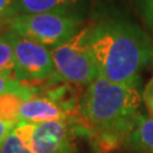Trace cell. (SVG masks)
Returning a JSON list of instances; mask_svg holds the SVG:
<instances>
[{"mask_svg":"<svg viewBox=\"0 0 153 153\" xmlns=\"http://www.w3.org/2000/svg\"><path fill=\"white\" fill-rule=\"evenodd\" d=\"M128 139L143 153H153V117L139 115Z\"/></svg>","mask_w":153,"mask_h":153,"instance_id":"obj_9","label":"cell"},{"mask_svg":"<svg viewBox=\"0 0 153 153\" xmlns=\"http://www.w3.org/2000/svg\"><path fill=\"white\" fill-rule=\"evenodd\" d=\"M9 31L49 49L64 44L78 32L79 21L66 10L7 17Z\"/></svg>","mask_w":153,"mask_h":153,"instance_id":"obj_4","label":"cell"},{"mask_svg":"<svg viewBox=\"0 0 153 153\" xmlns=\"http://www.w3.org/2000/svg\"><path fill=\"white\" fill-rule=\"evenodd\" d=\"M89 47L98 75L119 84H137L153 60V41L126 21H105L91 27Z\"/></svg>","mask_w":153,"mask_h":153,"instance_id":"obj_2","label":"cell"},{"mask_svg":"<svg viewBox=\"0 0 153 153\" xmlns=\"http://www.w3.org/2000/svg\"><path fill=\"white\" fill-rule=\"evenodd\" d=\"M142 98H143V103L146 105L148 112L151 115V117H153V78L146 84L144 91L142 93Z\"/></svg>","mask_w":153,"mask_h":153,"instance_id":"obj_13","label":"cell"},{"mask_svg":"<svg viewBox=\"0 0 153 153\" xmlns=\"http://www.w3.org/2000/svg\"><path fill=\"white\" fill-rule=\"evenodd\" d=\"M16 71L14 49L10 37V31L0 38V74H12Z\"/></svg>","mask_w":153,"mask_h":153,"instance_id":"obj_10","label":"cell"},{"mask_svg":"<svg viewBox=\"0 0 153 153\" xmlns=\"http://www.w3.org/2000/svg\"><path fill=\"white\" fill-rule=\"evenodd\" d=\"M9 28H8V19L5 16L0 14V38L4 37L8 33Z\"/></svg>","mask_w":153,"mask_h":153,"instance_id":"obj_16","label":"cell"},{"mask_svg":"<svg viewBox=\"0 0 153 153\" xmlns=\"http://www.w3.org/2000/svg\"><path fill=\"white\" fill-rule=\"evenodd\" d=\"M142 94L137 84H119L97 76L87 85L78 105V117L103 149L128 138L140 115Z\"/></svg>","mask_w":153,"mask_h":153,"instance_id":"obj_1","label":"cell"},{"mask_svg":"<svg viewBox=\"0 0 153 153\" xmlns=\"http://www.w3.org/2000/svg\"><path fill=\"white\" fill-rule=\"evenodd\" d=\"M7 93H22L25 96H31V89L28 85L19 82L16 75L0 74V96Z\"/></svg>","mask_w":153,"mask_h":153,"instance_id":"obj_11","label":"cell"},{"mask_svg":"<svg viewBox=\"0 0 153 153\" xmlns=\"http://www.w3.org/2000/svg\"><path fill=\"white\" fill-rule=\"evenodd\" d=\"M32 153H69L71 148V125L69 120L45 123H19L14 129Z\"/></svg>","mask_w":153,"mask_h":153,"instance_id":"obj_6","label":"cell"},{"mask_svg":"<svg viewBox=\"0 0 153 153\" xmlns=\"http://www.w3.org/2000/svg\"><path fill=\"white\" fill-rule=\"evenodd\" d=\"M91 27L79 30L64 44L51 49L54 74L74 85H89L98 76L89 47Z\"/></svg>","mask_w":153,"mask_h":153,"instance_id":"obj_3","label":"cell"},{"mask_svg":"<svg viewBox=\"0 0 153 153\" xmlns=\"http://www.w3.org/2000/svg\"><path fill=\"white\" fill-rule=\"evenodd\" d=\"M139 8L143 18L153 28V0H139Z\"/></svg>","mask_w":153,"mask_h":153,"instance_id":"obj_14","label":"cell"},{"mask_svg":"<svg viewBox=\"0 0 153 153\" xmlns=\"http://www.w3.org/2000/svg\"><path fill=\"white\" fill-rule=\"evenodd\" d=\"M13 3V0H0V14L5 16Z\"/></svg>","mask_w":153,"mask_h":153,"instance_id":"obj_17","label":"cell"},{"mask_svg":"<svg viewBox=\"0 0 153 153\" xmlns=\"http://www.w3.org/2000/svg\"><path fill=\"white\" fill-rule=\"evenodd\" d=\"M0 153H32V151L30 149L27 143L13 130L10 135L7 138V140L4 142Z\"/></svg>","mask_w":153,"mask_h":153,"instance_id":"obj_12","label":"cell"},{"mask_svg":"<svg viewBox=\"0 0 153 153\" xmlns=\"http://www.w3.org/2000/svg\"><path fill=\"white\" fill-rule=\"evenodd\" d=\"M75 3L78 0H13L5 17L66 10V8Z\"/></svg>","mask_w":153,"mask_h":153,"instance_id":"obj_8","label":"cell"},{"mask_svg":"<svg viewBox=\"0 0 153 153\" xmlns=\"http://www.w3.org/2000/svg\"><path fill=\"white\" fill-rule=\"evenodd\" d=\"M10 37L16 60L14 75L19 82H41L54 75L51 49L12 31Z\"/></svg>","mask_w":153,"mask_h":153,"instance_id":"obj_5","label":"cell"},{"mask_svg":"<svg viewBox=\"0 0 153 153\" xmlns=\"http://www.w3.org/2000/svg\"><path fill=\"white\" fill-rule=\"evenodd\" d=\"M19 123H13V121H5L0 120V149L4 144V142L7 140V138L10 135L12 131L16 129V126Z\"/></svg>","mask_w":153,"mask_h":153,"instance_id":"obj_15","label":"cell"},{"mask_svg":"<svg viewBox=\"0 0 153 153\" xmlns=\"http://www.w3.org/2000/svg\"><path fill=\"white\" fill-rule=\"evenodd\" d=\"M71 108L68 105L47 96H30L19 107V123H45L52 120H70Z\"/></svg>","mask_w":153,"mask_h":153,"instance_id":"obj_7","label":"cell"},{"mask_svg":"<svg viewBox=\"0 0 153 153\" xmlns=\"http://www.w3.org/2000/svg\"><path fill=\"white\" fill-rule=\"evenodd\" d=\"M152 63H153V60H152Z\"/></svg>","mask_w":153,"mask_h":153,"instance_id":"obj_18","label":"cell"}]
</instances>
